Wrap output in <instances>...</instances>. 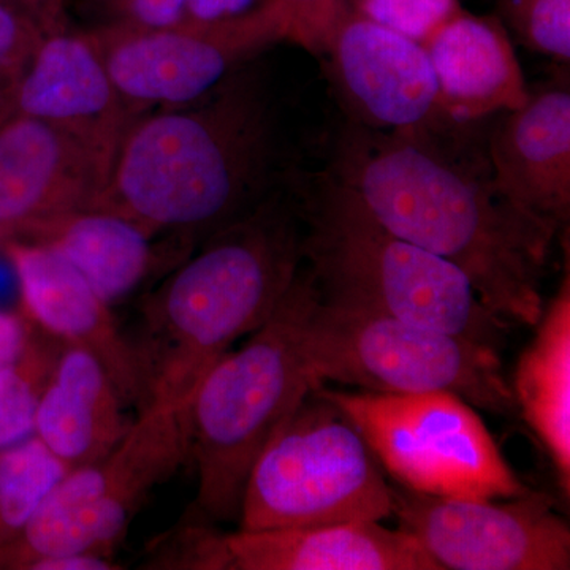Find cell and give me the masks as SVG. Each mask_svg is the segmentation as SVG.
I'll return each instance as SVG.
<instances>
[{"label":"cell","mask_w":570,"mask_h":570,"mask_svg":"<svg viewBox=\"0 0 570 570\" xmlns=\"http://www.w3.org/2000/svg\"><path fill=\"white\" fill-rule=\"evenodd\" d=\"M265 0H189L186 18L193 20H219L246 13Z\"/></svg>","instance_id":"cell-31"},{"label":"cell","mask_w":570,"mask_h":570,"mask_svg":"<svg viewBox=\"0 0 570 570\" xmlns=\"http://www.w3.org/2000/svg\"><path fill=\"white\" fill-rule=\"evenodd\" d=\"M56 355L28 343L13 365L0 370V450L36 436L37 407Z\"/></svg>","instance_id":"cell-23"},{"label":"cell","mask_w":570,"mask_h":570,"mask_svg":"<svg viewBox=\"0 0 570 570\" xmlns=\"http://www.w3.org/2000/svg\"><path fill=\"white\" fill-rule=\"evenodd\" d=\"M121 396L102 363L63 343L37 407L36 436L67 469L107 456L127 428Z\"/></svg>","instance_id":"cell-19"},{"label":"cell","mask_w":570,"mask_h":570,"mask_svg":"<svg viewBox=\"0 0 570 570\" xmlns=\"http://www.w3.org/2000/svg\"><path fill=\"white\" fill-rule=\"evenodd\" d=\"M354 9L420 43L463 10L459 0H355Z\"/></svg>","instance_id":"cell-26"},{"label":"cell","mask_w":570,"mask_h":570,"mask_svg":"<svg viewBox=\"0 0 570 570\" xmlns=\"http://www.w3.org/2000/svg\"><path fill=\"white\" fill-rule=\"evenodd\" d=\"M287 26V40L322 55L337 21L351 9L348 0H273Z\"/></svg>","instance_id":"cell-28"},{"label":"cell","mask_w":570,"mask_h":570,"mask_svg":"<svg viewBox=\"0 0 570 570\" xmlns=\"http://www.w3.org/2000/svg\"><path fill=\"white\" fill-rule=\"evenodd\" d=\"M487 137L499 195L554 235L570 219V92L564 86L530 91L501 112Z\"/></svg>","instance_id":"cell-16"},{"label":"cell","mask_w":570,"mask_h":570,"mask_svg":"<svg viewBox=\"0 0 570 570\" xmlns=\"http://www.w3.org/2000/svg\"><path fill=\"white\" fill-rule=\"evenodd\" d=\"M318 291V288H317ZM303 352L321 384L374 393H455L493 414L517 411L498 348L401 318L311 302Z\"/></svg>","instance_id":"cell-7"},{"label":"cell","mask_w":570,"mask_h":570,"mask_svg":"<svg viewBox=\"0 0 570 570\" xmlns=\"http://www.w3.org/2000/svg\"><path fill=\"white\" fill-rule=\"evenodd\" d=\"M296 193L303 264L324 302L430 326L501 351L509 325L491 313L455 265L390 232L326 171L313 190Z\"/></svg>","instance_id":"cell-4"},{"label":"cell","mask_w":570,"mask_h":570,"mask_svg":"<svg viewBox=\"0 0 570 570\" xmlns=\"http://www.w3.org/2000/svg\"><path fill=\"white\" fill-rule=\"evenodd\" d=\"M302 265L296 190L275 187L206 236L146 306L145 344L137 347L148 371V404L187 411L206 373L235 341L265 324Z\"/></svg>","instance_id":"cell-3"},{"label":"cell","mask_w":570,"mask_h":570,"mask_svg":"<svg viewBox=\"0 0 570 570\" xmlns=\"http://www.w3.org/2000/svg\"><path fill=\"white\" fill-rule=\"evenodd\" d=\"M538 332L521 352L513 374L517 411L540 439L558 474L562 493H570V276L543 306Z\"/></svg>","instance_id":"cell-21"},{"label":"cell","mask_w":570,"mask_h":570,"mask_svg":"<svg viewBox=\"0 0 570 570\" xmlns=\"http://www.w3.org/2000/svg\"><path fill=\"white\" fill-rule=\"evenodd\" d=\"M322 392L358 426L390 478L436 497L502 499L528 487L480 417L450 392Z\"/></svg>","instance_id":"cell-9"},{"label":"cell","mask_w":570,"mask_h":570,"mask_svg":"<svg viewBox=\"0 0 570 570\" xmlns=\"http://www.w3.org/2000/svg\"><path fill=\"white\" fill-rule=\"evenodd\" d=\"M10 116L39 119L77 138L108 175L132 121L92 41L70 31L40 41L11 97Z\"/></svg>","instance_id":"cell-15"},{"label":"cell","mask_w":570,"mask_h":570,"mask_svg":"<svg viewBox=\"0 0 570 570\" xmlns=\"http://www.w3.org/2000/svg\"><path fill=\"white\" fill-rule=\"evenodd\" d=\"M67 472L37 436L0 450V551L20 538L40 502Z\"/></svg>","instance_id":"cell-22"},{"label":"cell","mask_w":570,"mask_h":570,"mask_svg":"<svg viewBox=\"0 0 570 570\" xmlns=\"http://www.w3.org/2000/svg\"><path fill=\"white\" fill-rule=\"evenodd\" d=\"M45 36L28 13L0 2V122L9 118L14 89Z\"/></svg>","instance_id":"cell-25"},{"label":"cell","mask_w":570,"mask_h":570,"mask_svg":"<svg viewBox=\"0 0 570 570\" xmlns=\"http://www.w3.org/2000/svg\"><path fill=\"white\" fill-rule=\"evenodd\" d=\"M21 302L33 321L63 343L96 356L126 406L149 403L145 360L119 330L111 306L58 250L37 243L7 239Z\"/></svg>","instance_id":"cell-14"},{"label":"cell","mask_w":570,"mask_h":570,"mask_svg":"<svg viewBox=\"0 0 570 570\" xmlns=\"http://www.w3.org/2000/svg\"><path fill=\"white\" fill-rule=\"evenodd\" d=\"M31 570H112L119 569L110 558L96 554H63V557L41 558L29 564Z\"/></svg>","instance_id":"cell-32"},{"label":"cell","mask_w":570,"mask_h":570,"mask_svg":"<svg viewBox=\"0 0 570 570\" xmlns=\"http://www.w3.org/2000/svg\"><path fill=\"white\" fill-rule=\"evenodd\" d=\"M28 343L21 318L7 311H0V370L13 365Z\"/></svg>","instance_id":"cell-30"},{"label":"cell","mask_w":570,"mask_h":570,"mask_svg":"<svg viewBox=\"0 0 570 570\" xmlns=\"http://www.w3.org/2000/svg\"><path fill=\"white\" fill-rule=\"evenodd\" d=\"M497 3L501 20L524 47L569 63L570 0H497Z\"/></svg>","instance_id":"cell-24"},{"label":"cell","mask_w":570,"mask_h":570,"mask_svg":"<svg viewBox=\"0 0 570 570\" xmlns=\"http://www.w3.org/2000/svg\"><path fill=\"white\" fill-rule=\"evenodd\" d=\"M189 0H80L91 28L156 29L186 18Z\"/></svg>","instance_id":"cell-27"},{"label":"cell","mask_w":570,"mask_h":570,"mask_svg":"<svg viewBox=\"0 0 570 570\" xmlns=\"http://www.w3.org/2000/svg\"><path fill=\"white\" fill-rule=\"evenodd\" d=\"M186 412L148 404L107 456L67 472L0 551V568L63 554L110 558L149 491L189 459Z\"/></svg>","instance_id":"cell-8"},{"label":"cell","mask_w":570,"mask_h":570,"mask_svg":"<svg viewBox=\"0 0 570 570\" xmlns=\"http://www.w3.org/2000/svg\"><path fill=\"white\" fill-rule=\"evenodd\" d=\"M392 513L384 468L321 384L255 460L243 491L239 530L384 521Z\"/></svg>","instance_id":"cell-6"},{"label":"cell","mask_w":570,"mask_h":570,"mask_svg":"<svg viewBox=\"0 0 570 570\" xmlns=\"http://www.w3.org/2000/svg\"><path fill=\"white\" fill-rule=\"evenodd\" d=\"M436 75L442 112L455 126L515 110L530 96L501 21L461 10L422 41Z\"/></svg>","instance_id":"cell-18"},{"label":"cell","mask_w":570,"mask_h":570,"mask_svg":"<svg viewBox=\"0 0 570 570\" xmlns=\"http://www.w3.org/2000/svg\"><path fill=\"white\" fill-rule=\"evenodd\" d=\"M7 239L58 250L110 306L137 291L157 264L151 235L100 209L58 214L26 225Z\"/></svg>","instance_id":"cell-20"},{"label":"cell","mask_w":570,"mask_h":570,"mask_svg":"<svg viewBox=\"0 0 570 570\" xmlns=\"http://www.w3.org/2000/svg\"><path fill=\"white\" fill-rule=\"evenodd\" d=\"M17 7L39 22L47 33L69 31V11L67 0H0Z\"/></svg>","instance_id":"cell-29"},{"label":"cell","mask_w":570,"mask_h":570,"mask_svg":"<svg viewBox=\"0 0 570 570\" xmlns=\"http://www.w3.org/2000/svg\"><path fill=\"white\" fill-rule=\"evenodd\" d=\"M154 568L190 570H441L417 540L382 521L224 532L187 523Z\"/></svg>","instance_id":"cell-12"},{"label":"cell","mask_w":570,"mask_h":570,"mask_svg":"<svg viewBox=\"0 0 570 570\" xmlns=\"http://www.w3.org/2000/svg\"><path fill=\"white\" fill-rule=\"evenodd\" d=\"M0 245H3V235H2V232H0Z\"/></svg>","instance_id":"cell-33"},{"label":"cell","mask_w":570,"mask_h":570,"mask_svg":"<svg viewBox=\"0 0 570 570\" xmlns=\"http://www.w3.org/2000/svg\"><path fill=\"white\" fill-rule=\"evenodd\" d=\"M397 528L441 570H568L570 528L549 498L436 497L392 485Z\"/></svg>","instance_id":"cell-11"},{"label":"cell","mask_w":570,"mask_h":570,"mask_svg":"<svg viewBox=\"0 0 570 570\" xmlns=\"http://www.w3.org/2000/svg\"><path fill=\"white\" fill-rule=\"evenodd\" d=\"M472 126L377 130L347 121L326 174L390 232L455 265L504 324L535 326L557 235L499 195Z\"/></svg>","instance_id":"cell-1"},{"label":"cell","mask_w":570,"mask_h":570,"mask_svg":"<svg viewBox=\"0 0 570 570\" xmlns=\"http://www.w3.org/2000/svg\"><path fill=\"white\" fill-rule=\"evenodd\" d=\"M317 285L305 264L265 324L206 373L187 407L189 459L197 468L202 519L239 517L255 460L303 397L321 385L302 344Z\"/></svg>","instance_id":"cell-5"},{"label":"cell","mask_w":570,"mask_h":570,"mask_svg":"<svg viewBox=\"0 0 570 570\" xmlns=\"http://www.w3.org/2000/svg\"><path fill=\"white\" fill-rule=\"evenodd\" d=\"M108 171L77 138L39 119L0 122V232L3 242L26 225L91 209Z\"/></svg>","instance_id":"cell-17"},{"label":"cell","mask_w":570,"mask_h":570,"mask_svg":"<svg viewBox=\"0 0 570 570\" xmlns=\"http://www.w3.org/2000/svg\"><path fill=\"white\" fill-rule=\"evenodd\" d=\"M275 116L246 66L200 99L132 119L91 209L151 235H212L275 189Z\"/></svg>","instance_id":"cell-2"},{"label":"cell","mask_w":570,"mask_h":570,"mask_svg":"<svg viewBox=\"0 0 570 570\" xmlns=\"http://www.w3.org/2000/svg\"><path fill=\"white\" fill-rule=\"evenodd\" d=\"M85 32L130 111L194 102L287 40V26L273 0L219 20L184 18L165 28Z\"/></svg>","instance_id":"cell-10"},{"label":"cell","mask_w":570,"mask_h":570,"mask_svg":"<svg viewBox=\"0 0 570 570\" xmlns=\"http://www.w3.org/2000/svg\"><path fill=\"white\" fill-rule=\"evenodd\" d=\"M330 77L347 121L377 130L455 126L439 102L436 75L420 41L351 6L325 41Z\"/></svg>","instance_id":"cell-13"}]
</instances>
